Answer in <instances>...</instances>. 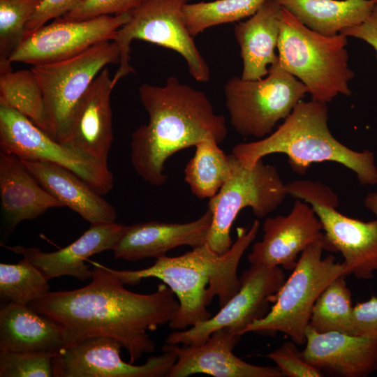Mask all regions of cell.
I'll use <instances>...</instances> for the list:
<instances>
[{"mask_svg":"<svg viewBox=\"0 0 377 377\" xmlns=\"http://www.w3.org/2000/svg\"><path fill=\"white\" fill-rule=\"evenodd\" d=\"M285 277L279 267L251 264L239 278L238 291L216 315L187 330L172 332L165 343L200 346L214 331L223 327L242 337L250 324L267 313L271 297L280 289Z\"/></svg>","mask_w":377,"mask_h":377,"instance_id":"13","label":"cell"},{"mask_svg":"<svg viewBox=\"0 0 377 377\" xmlns=\"http://www.w3.org/2000/svg\"><path fill=\"white\" fill-rule=\"evenodd\" d=\"M129 17L125 13L84 20L54 19L25 36L9 60L36 66L72 58L96 45L113 41Z\"/></svg>","mask_w":377,"mask_h":377,"instance_id":"14","label":"cell"},{"mask_svg":"<svg viewBox=\"0 0 377 377\" xmlns=\"http://www.w3.org/2000/svg\"><path fill=\"white\" fill-rule=\"evenodd\" d=\"M0 149L21 160L47 161L79 176L101 195L113 188L108 163L61 143L20 112L0 105Z\"/></svg>","mask_w":377,"mask_h":377,"instance_id":"12","label":"cell"},{"mask_svg":"<svg viewBox=\"0 0 377 377\" xmlns=\"http://www.w3.org/2000/svg\"><path fill=\"white\" fill-rule=\"evenodd\" d=\"M241 336L228 327L214 331L200 346L165 343L161 350L177 357L168 377H186L204 374L214 377H281L278 367L249 364L237 357L233 349Z\"/></svg>","mask_w":377,"mask_h":377,"instance_id":"17","label":"cell"},{"mask_svg":"<svg viewBox=\"0 0 377 377\" xmlns=\"http://www.w3.org/2000/svg\"><path fill=\"white\" fill-rule=\"evenodd\" d=\"M323 250H326L325 236L301 253L289 278L271 297L274 305L263 318L250 324L244 334L281 332L296 344L305 343L316 301L333 280L348 275L343 263H336L332 255L322 258Z\"/></svg>","mask_w":377,"mask_h":377,"instance_id":"6","label":"cell"},{"mask_svg":"<svg viewBox=\"0 0 377 377\" xmlns=\"http://www.w3.org/2000/svg\"><path fill=\"white\" fill-rule=\"evenodd\" d=\"M347 36L321 35L282 7L278 63L308 89L311 100L327 103L338 94L350 96Z\"/></svg>","mask_w":377,"mask_h":377,"instance_id":"5","label":"cell"},{"mask_svg":"<svg viewBox=\"0 0 377 377\" xmlns=\"http://www.w3.org/2000/svg\"><path fill=\"white\" fill-rule=\"evenodd\" d=\"M350 334L377 339V297L353 306Z\"/></svg>","mask_w":377,"mask_h":377,"instance_id":"37","label":"cell"},{"mask_svg":"<svg viewBox=\"0 0 377 377\" xmlns=\"http://www.w3.org/2000/svg\"><path fill=\"white\" fill-rule=\"evenodd\" d=\"M143 0H84L61 17L68 20H84L105 15L129 13Z\"/></svg>","mask_w":377,"mask_h":377,"instance_id":"35","label":"cell"},{"mask_svg":"<svg viewBox=\"0 0 377 377\" xmlns=\"http://www.w3.org/2000/svg\"><path fill=\"white\" fill-rule=\"evenodd\" d=\"M266 0H216L187 3L183 18L189 34L195 37L205 29L238 22L255 14Z\"/></svg>","mask_w":377,"mask_h":377,"instance_id":"30","label":"cell"},{"mask_svg":"<svg viewBox=\"0 0 377 377\" xmlns=\"http://www.w3.org/2000/svg\"><path fill=\"white\" fill-rule=\"evenodd\" d=\"M267 357L276 363L283 376L321 377L324 374L306 362L292 341L283 343Z\"/></svg>","mask_w":377,"mask_h":377,"instance_id":"34","label":"cell"},{"mask_svg":"<svg viewBox=\"0 0 377 377\" xmlns=\"http://www.w3.org/2000/svg\"><path fill=\"white\" fill-rule=\"evenodd\" d=\"M53 357L42 353L0 351V376H53Z\"/></svg>","mask_w":377,"mask_h":377,"instance_id":"33","label":"cell"},{"mask_svg":"<svg viewBox=\"0 0 377 377\" xmlns=\"http://www.w3.org/2000/svg\"><path fill=\"white\" fill-rule=\"evenodd\" d=\"M188 1L143 0L129 13L128 21L119 29L113 40L120 52L119 67L112 78L114 87L134 72L130 65V46L137 39L174 50L184 59L197 82L209 80V66L184 22L183 8Z\"/></svg>","mask_w":377,"mask_h":377,"instance_id":"9","label":"cell"},{"mask_svg":"<svg viewBox=\"0 0 377 377\" xmlns=\"http://www.w3.org/2000/svg\"><path fill=\"white\" fill-rule=\"evenodd\" d=\"M365 207L375 214L377 219V193H369L364 199Z\"/></svg>","mask_w":377,"mask_h":377,"instance_id":"39","label":"cell"},{"mask_svg":"<svg viewBox=\"0 0 377 377\" xmlns=\"http://www.w3.org/2000/svg\"><path fill=\"white\" fill-rule=\"evenodd\" d=\"M286 190L312 207L325 232L326 250L341 253L348 275L372 279L377 272V219L365 222L342 214L337 210V195L319 182L293 181L286 184Z\"/></svg>","mask_w":377,"mask_h":377,"instance_id":"11","label":"cell"},{"mask_svg":"<svg viewBox=\"0 0 377 377\" xmlns=\"http://www.w3.org/2000/svg\"><path fill=\"white\" fill-rule=\"evenodd\" d=\"M121 348L119 341L105 337L66 347L52 358L53 377H168L177 359L173 352L163 350L135 365L123 361Z\"/></svg>","mask_w":377,"mask_h":377,"instance_id":"15","label":"cell"},{"mask_svg":"<svg viewBox=\"0 0 377 377\" xmlns=\"http://www.w3.org/2000/svg\"><path fill=\"white\" fill-rule=\"evenodd\" d=\"M346 276L341 275L333 280L316 301L309 323L314 330L350 334L353 306Z\"/></svg>","mask_w":377,"mask_h":377,"instance_id":"29","label":"cell"},{"mask_svg":"<svg viewBox=\"0 0 377 377\" xmlns=\"http://www.w3.org/2000/svg\"><path fill=\"white\" fill-rule=\"evenodd\" d=\"M90 263L94 269L88 285L49 291L29 305L62 327L67 347L92 337H109L122 345L134 364L155 350L148 332L172 320L179 306L177 298L163 283L151 294L129 291L105 266Z\"/></svg>","mask_w":377,"mask_h":377,"instance_id":"1","label":"cell"},{"mask_svg":"<svg viewBox=\"0 0 377 377\" xmlns=\"http://www.w3.org/2000/svg\"><path fill=\"white\" fill-rule=\"evenodd\" d=\"M84 0H43L28 21L24 37L44 26L49 20L61 17Z\"/></svg>","mask_w":377,"mask_h":377,"instance_id":"36","label":"cell"},{"mask_svg":"<svg viewBox=\"0 0 377 377\" xmlns=\"http://www.w3.org/2000/svg\"><path fill=\"white\" fill-rule=\"evenodd\" d=\"M341 34L364 40L371 45L377 57V1L369 15L361 24L343 29Z\"/></svg>","mask_w":377,"mask_h":377,"instance_id":"38","label":"cell"},{"mask_svg":"<svg viewBox=\"0 0 377 377\" xmlns=\"http://www.w3.org/2000/svg\"><path fill=\"white\" fill-rule=\"evenodd\" d=\"M303 359L323 371L364 377L377 370V339L338 332H318L308 325Z\"/></svg>","mask_w":377,"mask_h":377,"instance_id":"18","label":"cell"},{"mask_svg":"<svg viewBox=\"0 0 377 377\" xmlns=\"http://www.w3.org/2000/svg\"><path fill=\"white\" fill-rule=\"evenodd\" d=\"M119 49L114 41L96 45L63 61L32 66L41 87L47 133L64 143L73 113L89 87L108 64H119Z\"/></svg>","mask_w":377,"mask_h":377,"instance_id":"10","label":"cell"},{"mask_svg":"<svg viewBox=\"0 0 377 377\" xmlns=\"http://www.w3.org/2000/svg\"><path fill=\"white\" fill-rule=\"evenodd\" d=\"M48 281L27 258L0 264V295L9 302L29 304L50 290Z\"/></svg>","mask_w":377,"mask_h":377,"instance_id":"31","label":"cell"},{"mask_svg":"<svg viewBox=\"0 0 377 377\" xmlns=\"http://www.w3.org/2000/svg\"><path fill=\"white\" fill-rule=\"evenodd\" d=\"M282 6L276 0H266L248 20L234 27L243 62L241 77L258 80L265 77L269 67L278 62L277 48Z\"/></svg>","mask_w":377,"mask_h":377,"instance_id":"25","label":"cell"},{"mask_svg":"<svg viewBox=\"0 0 377 377\" xmlns=\"http://www.w3.org/2000/svg\"><path fill=\"white\" fill-rule=\"evenodd\" d=\"M262 240L253 244L247 259L250 264L279 267L293 270L297 258L307 246L322 239L323 226L312 207L296 199L286 216H267Z\"/></svg>","mask_w":377,"mask_h":377,"instance_id":"16","label":"cell"},{"mask_svg":"<svg viewBox=\"0 0 377 377\" xmlns=\"http://www.w3.org/2000/svg\"><path fill=\"white\" fill-rule=\"evenodd\" d=\"M21 161L39 184L63 206L77 213L91 225L115 222V208L70 170L47 161Z\"/></svg>","mask_w":377,"mask_h":377,"instance_id":"23","label":"cell"},{"mask_svg":"<svg viewBox=\"0 0 377 377\" xmlns=\"http://www.w3.org/2000/svg\"><path fill=\"white\" fill-rule=\"evenodd\" d=\"M259 228L260 222L256 219L248 229L237 228L236 240L223 254L214 252L206 242L179 256L159 257L145 269L106 268L124 284L135 286L149 277L162 281L175 293L179 305L169 327L175 331L184 330L212 316L207 307L215 296L221 307L238 291V265Z\"/></svg>","mask_w":377,"mask_h":377,"instance_id":"3","label":"cell"},{"mask_svg":"<svg viewBox=\"0 0 377 377\" xmlns=\"http://www.w3.org/2000/svg\"><path fill=\"white\" fill-rule=\"evenodd\" d=\"M67 347L62 327L29 304L9 302L0 310V351L55 357Z\"/></svg>","mask_w":377,"mask_h":377,"instance_id":"22","label":"cell"},{"mask_svg":"<svg viewBox=\"0 0 377 377\" xmlns=\"http://www.w3.org/2000/svg\"><path fill=\"white\" fill-rule=\"evenodd\" d=\"M138 92L149 121L132 133L131 161L148 184L166 182L165 163L176 152L206 139L220 144L226 138V119L215 113L204 91L170 76L162 86L142 84Z\"/></svg>","mask_w":377,"mask_h":377,"instance_id":"2","label":"cell"},{"mask_svg":"<svg viewBox=\"0 0 377 377\" xmlns=\"http://www.w3.org/2000/svg\"><path fill=\"white\" fill-rule=\"evenodd\" d=\"M43 0H0V75L12 71L10 57L24 38L26 25Z\"/></svg>","mask_w":377,"mask_h":377,"instance_id":"32","label":"cell"},{"mask_svg":"<svg viewBox=\"0 0 377 377\" xmlns=\"http://www.w3.org/2000/svg\"><path fill=\"white\" fill-rule=\"evenodd\" d=\"M0 105L20 112L47 133L43 94L31 69L0 75Z\"/></svg>","mask_w":377,"mask_h":377,"instance_id":"28","label":"cell"},{"mask_svg":"<svg viewBox=\"0 0 377 377\" xmlns=\"http://www.w3.org/2000/svg\"><path fill=\"white\" fill-rule=\"evenodd\" d=\"M309 93L307 87L277 62L265 77L244 80L232 77L224 86L230 124L243 136L258 139L269 135Z\"/></svg>","mask_w":377,"mask_h":377,"instance_id":"8","label":"cell"},{"mask_svg":"<svg viewBox=\"0 0 377 377\" xmlns=\"http://www.w3.org/2000/svg\"><path fill=\"white\" fill-rule=\"evenodd\" d=\"M127 228L116 222L91 225L77 239L57 251L45 253L36 247L6 246L34 265L47 280L71 276L81 281L91 279L93 271L85 263L92 255L113 250Z\"/></svg>","mask_w":377,"mask_h":377,"instance_id":"19","label":"cell"},{"mask_svg":"<svg viewBox=\"0 0 377 377\" xmlns=\"http://www.w3.org/2000/svg\"><path fill=\"white\" fill-rule=\"evenodd\" d=\"M0 198L9 230L49 209L64 207L45 190L15 155L0 151Z\"/></svg>","mask_w":377,"mask_h":377,"instance_id":"24","label":"cell"},{"mask_svg":"<svg viewBox=\"0 0 377 377\" xmlns=\"http://www.w3.org/2000/svg\"><path fill=\"white\" fill-rule=\"evenodd\" d=\"M209 138L198 142L184 170V180L200 199L214 197L230 174L229 154Z\"/></svg>","mask_w":377,"mask_h":377,"instance_id":"27","label":"cell"},{"mask_svg":"<svg viewBox=\"0 0 377 377\" xmlns=\"http://www.w3.org/2000/svg\"><path fill=\"white\" fill-rule=\"evenodd\" d=\"M310 29L334 36L363 22L377 0H276Z\"/></svg>","mask_w":377,"mask_h":377,"instance_id":"26","label":"cell"},{"mask_svg":"<svg viewBox=\"0 0 377 377\" xmlns=\"http://www.w3.org/2000/svg\"><path fill=\"white\" fill-rule=\"evenodd\" d=\"M212 215L207 210L196 220L186 223L147 221L127 228L113 249L117 259L136 262L165 256L181 246L192 248L207 242Z\"/></svg>","mask_w":377,"mask_h":377,"instance_id":"20","label":"cell"},{"mask_svg":"<svg viewBox=\"0 0 377 377\" xmlns=\"http://www.w3.org/2000/svg\"><path fill=\"white\" fill-rule=\"evenodd\" d=\"M328 117L326 103L301 101L276 131L256 141L236 145L232 154L248 168L265 156L284 154L293 171L300 175L314 163L336 162L353 171L361 184H377L374 153L353 150L337 140L328 128Z\"/></svg>","mask_w":377,"mask_h":377,"instance_id":"4","label":"cell"},{"mask_svg":"<svg viewBox=\"0 0 377 377\" xmlns=\"http://www.w3.org/2000/svg\"><path fill=\"white\" fill-rule=\"evenodd\" d=\"M230 174L218 193L209 200L212 219L207 243L216 253L228 251L233 244L230 229L239 212L251 207L259 219L274 212L288 195L277 168L259 160L244 165L229 154Z\"/></svg>","mask_w":377,"mask_h":377,"instance_id":"7","label":"cell"},{"mask_svg":"<svg viewBox=\"0 0 377 377\" xmlns=\"http://www.w3.org/2000/svg\"><path fill=\"white\" fill-rule=\"evenodd\" d=\"M114 87L109 70L104 68L79 102L64 142L105 163L114 138L110 107Z\"/></svg>","mask_w":377,"mask_h":377,"instance_id":"21","label":"cell"}]
</instances>
